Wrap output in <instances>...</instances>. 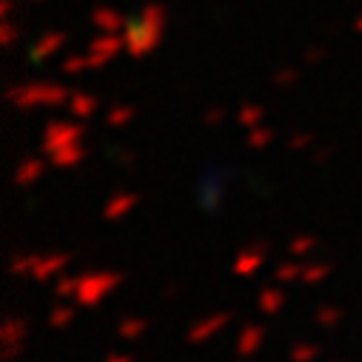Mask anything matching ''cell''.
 <instances>
[{
  "label": "cell",
  "mask_w": 362,
  "mask_h": 362,
  "mask_svg": "<svg viewBox=\"0 0 362 362\" xmlns=\"http://www.w3.org/2000/svg\"><path fill=\"white\" fill-rule=\"evenodd\" d=\"M291 359L294 362H311V359H317V345H297L291 351Z\"/></svg>",
  "instance_id": "9"
},
{
  "label": "cell",
  "mask_w": 362,
  "mask_h": 362,
  "mask_svg": "<svg viewBox=\"0 0 362 362\" xmlns=\"http://www.w3.org/2000/svg\"><path fill=\"white\" fill-rule=\"evenodd\" d=\"M317 320H320V322H325V325H331V322H337V320H339V314H337L334 308H325V311H322Z\"/></svg>",
  "instance_id": "14"
},
{
  "label": "cell",
  "mask_w": 362,
  "mask_h": 362,
  "mask_svg": "<svg viewBox=\"0 0 362 362\" xmlns=\"http://www.w3.org/2000/svg\"><path fill=\"white\" fill-rule=\"evenodd\" d=\"M259 345H262V331H259V328H245V331L240 334V339H237V354H240L243 359H248V356L257 354Z\"/></svg>",
  "instance_id": "4"
},
{
  "label": "cell",
  "mask_w": 362,
  "mask_h": 362,
  "mask_svg": "<svg viewBox=\"0 0 362 362\" xmlns=\"http://www.w3.org/2000/svg\"><path fill=\"white\" fill-rule=\"evenodd\" d=\"M226 322H228V320H226V314H214V317L203 320V322L192 331V337H189V339H192V342H206V339H211L220 328H226Z\"/></svg>",
  "instance_id": "3"
},
{
  "label": "cell",
  "mask_w": 362,
  "mask_h": 362,
  "mask_svg": "<svg viewBox=\"0 0 362 362\" xmlns=\"http://www.w3.org/2000/svg\"><path fill=\"white\" fill-rule=\"evenodd\" d=\"M137 334H143V322H137V320H126V322L120 325V337H123V339H134Z\"/></svg>",
  "instance_id": "11"
},
{
  "label": "cell",
  "mask_w": 362,
  "mask_h": 362,
  "mask_svg": "<svg viewBox=\"0 0 362 362\" xmlns=\"http://www.w3.org/2000/svg\"><path fill=\"white\" fill-rule=\"evenodd\" d=\"M300 277H303V265L300 262H288V265H283L277 271V280L280 283H291V280H300Z\"/></svg>",
  "instance_id": "8"
},
{
  "label": "cell",
  "mask_w": 362,
  "mask_h": 362,
  "mask_svg": "<svg viewBox=\"0 0 362 362\" xmlns=\"http://www.w3.org/2000/svg\"><path fill=\"white\" fill-rule=\"evenodd\" d=\"M134 203H137L134 197H117V200H112V203H109L106 217H109V220H120L123 214H129V211L134 209Z\"/></svg>",
  "instance_id": "7"
},
{
  "label": "cell",
  "mask_w": 362,
  "mask_h": 362,
  "mask_svg": "<svg viewBox=\"0 0 362 362\" xmlns=\"http://www.w3.org/2000/svg\"><path fill=\"white\" fill-rule=\"evenodd\" d=\"M69 265V259L63 254H54V257H23L15 262V271L18 274H29L35 280H46V277H54Z\"/></svg>",
  "instance_id": "2"
},
{
  "label": "cell",
  "mask_w": 362,
  "mask_h": 362,
  "mask_svg": "<svg viewBox=\"0 0 362 362\" xmlns=\"http://www.w3.org/2000/svg\"><path fill=\"white\" fill-rule=\"evenodd\" d=\"M262 268V254L259 251H243L237 259H234V271L240 277H248V274H257Z\"/></svg>",
  "instance_id": "5"
},
{
  "label": "cell",
  "mask_w": 362,
  "mask_h": 362,
  "mask_svg": "<svg viewBox=\"0 0 362 362\" xmlns=\"http://www.w3.org/2000/svg\"><path fill=\"white\" fill-rule=\"evenodd\" d=\"M109 362H132L129 356H109Z\"/></svg>",
  "instance_id": "15"
},
{
  "label": "cell",
  "mask_w": 362,
  "mask_h": 362,
  "mask_svg": "<svg viewBox=\"0 0 362 362\" xmlns=\"http://www.w3.org/2000/svg\"><path fill=\"white\" fill-rule=\"evenodd\" d=\"M117 283H120V277L109 274V271H95V274L77 277L74 303H77V305H98L103 297H109V294L115 291Z\"/></svg>",
  "instance_id": "1"
},
{
  "label": "cell",
  "mask_w": 362,
  "mask_h": 362,
  "mask_svg": "<svg viewBox=\"0 0 362 362\" xmlns=\"http://www.w3.org/2000/svg\"><path fill=\"white\" fill-rule=\"evenodd\" d=\"M283 303H286V294H283L280 288H265V291L259 294V308H262L265 314H277V311L283 308Z\"/></svg>",
  "instance_id": "6"
},
{
  "label": "cell",
  "mask_w": 362,
  "mask_h": 362,
  "mask_svg": "<svg viewBox=\"0 0 362 362\" xmlns=\"http://www.w3.org/2000/svg\"><path fill=\"white\" fill-rule=\"evenodd\" d=\"M328 274V268L325 265H308V268H303V283H317V280H322Z\"/></svg>",
  "instance_id": "10"
},
{
  "label": "cell",
  "mask_w": 362,
  "mask_h": 362,
  "mask_svg": "<svg viewBox=\"0 0 362 362\" xmlns=\"http://www.w3.org/2000/svg\"><path fill=\"white\" fill-rule=\"evenodd\" d=\"M71 308H57L54 311V317H52V325H66V322H71Z\"/></svg>",
  "instance_id": "13"
},
{
  "label": "cell",
  "mask_w": 362,
  "mask_h": 362,
  "mask_svg": "<svg viewBox=\"0 0 362 362\" xmlns=\"http://www.w3.org/2000/svg\"><path fill=\"white\" fill-rule=\"evenodd\" d=\"M314 248V237H300L291 243V254H308Z\"/></svg>",
  "instance_id": "12"
}]
</instances>
